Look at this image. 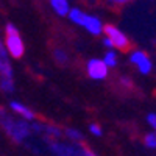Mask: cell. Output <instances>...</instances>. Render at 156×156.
I'll use <instances>...</instances> for the list:
<instances>
[{
    "instance_id": "obj_2",
    "label": "cell",
    "mask_w": 156,
    "mask_h": 156,
    "mask_svg": "<svg viewBox=\"0 0 156 156\" xmlns=\"http://www.w3.org/2000/svg\"><path fill=\"white\" fill-rule=\"evenodd\" d=\"M0 123H2V126L6 129V133L17 142H22L30 134V126H28L27 122H23V120L14 122L12 119H9V115L2 108H0Z\"/></svg>"
},
{
    "instance_id": "obj_19",
    "label": "cell",
    "mask_w": 156,
    "mask_h": 156,
    "mask_svg": "<svg viewBox=\"0 0 156 156\" xmlns=\"http://www.w3.org/2000/svg\"><path fill=\"white\" fill-rule=\"evenodd\" d=\"M81 156H97L94 151H90L89 148H81Z\"/></svg>"
},
{
    "instance_id": "obj_5",
    "label": "cell",
    "mask_w": 156,
    "mask_h": 156,
    "mask_svg": "<svg viewBox=\"0 0 156 156\" xmlns=\"http://www.w3.org/2000/svg\"><path fill=\"white\" fill-rule=\"evenodd\" d=\"M87 75L92 80H105L108 75V67L101 59H89L87 62Z\"/></svg>"
},
{
    "instance_id": "obj_12",
    "label": "cell",
    "mask_w": 156,
    "mask_h": 156,
    "mask_svg": "<svg viewBox=\"0 0 156 156\" xmlns=\"http://www.w3.org/2000/svg\"><path fill=\"white\" fill-rule=\"evenodd\" d=\"M0 87H2V90H5V92H12V90H14V84H12V80H9V78L0 76Z\"/></svg>"
},
{
    "instance_id": "obj_13",
    "label": "cell",
    "mask_w": 156,
    "mask_h": 156,
    "mask_svg": "<svg viewBox=\"0 0 156 156\" xmlns=\"http://www.w3.org/2000/svg\"><path fill=\"white\" fill-rule=\"evenodd\" d=\"M144 142H145V145H147V147H150V148H156V134L148 133V134L144 137Z\"/></svg>"
},
{
    "instance_id": "obj_6",
    "label": "cell",
    "mask_w": 156,
    "mask_h": 156,
    "mask_svg": "<svg viewBox=\"0 0 156 156\" xmlns=\"http://www.w3.org/2000/svg\"><path fill=\"white\" fill-rule=\"evenodd\" d=\"M129 59H131V62L134 64V66H137L140 73H148L151 70V61H150V58H148V55L145 53V51L136 50Z\"/></svg>"
},
{
    "instance_id": "obj_16",
    "label": "cell",
    "mask_w": 156,
    "mask_h": 156,
    "mask_svg": "<svg viewBox=\"0 0 156 156\" xmlns=\"http://www.w3.org/2000/svg\"><path fill=\"white\" fill-rule=\"evenodd\" d=\"M106 2H108L109 5H112V6H122V5L129 3L131 0H106Z\"/></svg>"
},
{
    "instance_id": "obj_10",
    "label": "cell",
    "mask_w": 156,
    "mask_h": 156,
    "mask_svg": "<svg viewBox=\"0 0 156 156\" xmlns=\"http://www.w3.org/2000/svg\"><path fill=\"white\" fill-rule=\"evenodd\" d=\"M51 150L56 156H72L75 154V148H72L70 145H64V144H53Z\"/></svg>"
},
{
    "instance_id": "obj_20",
    "label": "cell",
    "mask_w": 156,
    "mask_h": 156,
    "mask_svg": "<svg viewBox=\"0 0 156 156\" xmlns=\"http://www.w3.org/2000/svg\"><path fill=\"white\" fill-rule=\"evenodd\" d=\"M103 45H106V47H112V44H111V41H109L108 37L103 39Z\"/></svg>"
},
{
    "instance_id": "obj_9",
    "label": "cell",
    "mask_w": 156,
    "mask_h": 156,
    "mask_svg": "<svg viewBox=\"0 0 156 156\" xmlns=\"http://www.w3.org/2000/svg\"><path fill=\"white\" fill-rule=\"evenodd\" d=\"M9 106L12 108V111H16L17 114H20L25 120H34V112H33L31 109H28L25 105H22V103H19V101H11Z\"/></svg>"
},
{
    "instance_id": "obj_8",
    "label": "cell",
    "mask_w": 156,
    "mask_h": 156,
    "mask_svg": "<svg viewBox=\"0 0 156 156\" xmlns=\"http://www.w3.org/2000/svg\"><path fill=\"white\" fill-rule=\"evenodd\" d=\"M50 5L58 16H67L70 11L69 0H50Z\"/></svg>"
},
{
    "instance_id": "obj_15",
    "label": "cell",
    "mask_w": 156,
    "mask_h": 156,
    "mask_svg": "<svg viewBox=\"0 0 156 156\" xmlns=\"http://www.w3.org/2000/svg\"><path fill=\"white\" fill-rule=\"evenodd\" d=\"M55 56H56V61H58L59 64H66V61H67V55L64 53L62 50H55Z\"/></svg>"
},
{
    "instance_id": "obj_18",
    "label": "cell",
    "mask_w": 156,
    "mask_h": 156,
    "mask_svg": "<svg viewBox=\"0 0 156 156\" xmlns=\"http://www.w3.org/2000/svg\"><path fill=\"white\" fill-rule=\"evenodd\" d=\"M147 120H148V123L156 129V114H148V115H147Z\"/></svg>"
},
{
    "instance_id": "obj_14",
    "label": "cell",
    "mask_w": 156,
    "mask_h": 156,
    "mask_svg": "<svg viewBox=\"0 0 156 156\" xmlns=\"http://www.w3.org/2000/svg\"><path fill=\"white\" fill-rule=\"evenodd\" d=\"M66 133H67V136H69L70 139H75V140H81V139H83V134L78 131V129L69 128V129H66Z\"/></svg>"
},
{
    "instance_id": "obj_3",
    "label": "cell",
    "mask_w": 156,
    "mask_h": 156,
    "mask_svg": "<svg viewBox=\"0 0 156 156\" xmlns=\"http://www.w3.org/2000/svg\"><path fill=\"white\" fill-rule=\"evenodd\" d=\"M5 48L6 51L12 56V58H20L25 51L23 47V41L20 39V34L17 31V28L14 27L12 23H8L6 28H5Z\"/></svg>"
},
{
    "instance_id": "obj_1",
    "label": "cell",
    "mask_w": 156,
    "mask_h": 156,
    "mask_svg": "<svg viewBox=\"0 0 156 156\" xmlns=\"http://www.w3.org/2000/svg\"><path fill=\"white\" fill-rule=\"evenodd\" d=\"M69 19L76 23V25H81L83 28H86L90 34H101L103 33V25H101V20L95 16H90V14H86L83 12L80 8H70L69 11Z\"/></svg>"
},
{
    "instance_id": "obj_11",
    "label": "cell",
    "mask_w": 156,
    "mask_h": 156,
    "mask_svg": "<svg viewBox=\"0 0 156 156\" xmlns=\"http://www.w3.org/2000/svg\"><path fill=\"white\" fill-rule=\"evenodd\" d=\"M103 62H105L106 67H115L117 64V55L114 53V51H108V53L105 55V58H103Z\"/></svg>"
},
{
    "instance_id": "obj_7",
    "label": "cell",
    "mask_w": 156,
    "mask_h": 156,
    "mask_svg": "<svg viewBox=\"0 0 156 156\" xmlns=\"http://www.w3.org/2000/svg\"><path fill=\"white\" fill-rule=\"evenodd\" d=\"M0 76L12 80V67H11V62L8 58V51L2 41H0Z\"/></svg>"
},
{
    "instance_id": "obj_4",
    "label": "cell",
    "mask_w": 156,
    "mask_h": 156,
    "mask_svg": "<svg viewBox=\"0 0 156 156\" xmlns=\"http://www.w3.org/2000/svg\"><path fill=\"white\" fill-rule=\"evenodd\" d=\"M103 33H105L106 37L111 41L112 47L119 48L120 51H128L129 48H131V42H129V39L117 27H114V25H105V27H103Z\"/></svg>"
},
{
    "instance_id": "obj_17",
    "label": "cell",
    "mask_w": 156,
    "mask_h": 156,
    "mask_svg": "<svg viewBox=\"0 0 156 156\" xmlns=\"http://www.w3.org/2000/svg\"><path fill=\"white\" fill-rule=\"evenodd\" d=\"M89 131L92 133L94 136H101V128L98 125H95V123H92V125L89 126Z\"/></svg>"
}]
</instances>
